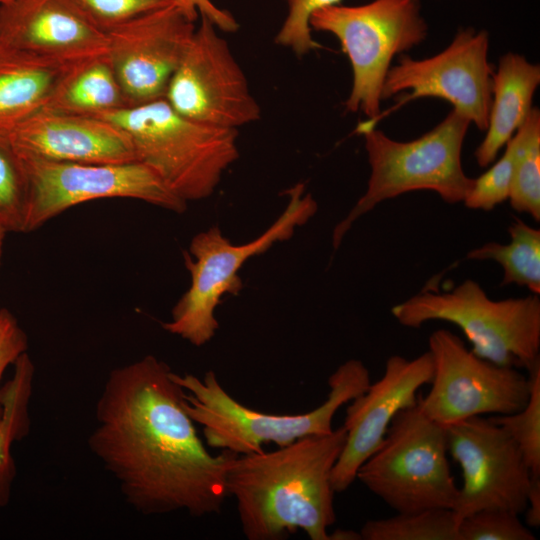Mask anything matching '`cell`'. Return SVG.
I'll return each mask as SVG.
<instances>
[{"label":"cell","mask_w":540,"mask_h":540,"mask_svg":"<svg viewBox=\"0 0 540 540\" xmlns=\"http://www.w3.org/2000/svg\"><path fill=\"white\" fill-rule=\"evenodd\" d=\"M434 371L431 388L418 405L434 422L446 427L485 414L507 415L523 409L530 397L529 376L519 369L483 359L447 329L428 340Z\"/></svg>","instance_id":"cell-10"},{"label":"cell","mask_w":540,"mask_h":540,"mask_svg":"<svg viewBox=\"0 0 540 540\" xmlns=\"http://www.w3.org/2000/svg\"><path fill=\"white\" fill-rule=\"evenodd\" d=\"M404 327L429 321L456 325L472 352L501 366L530 370L540 362V297L491 299L479 283L466 279L450 291H422L393 306Z\"/></svg>","instance_id":"cell-6"},{"label":"cell","mask_w":540,"mask_h":540,"mask_svg":"<svg viewBox=\"0 0 540 540\" xmlns=\"http://www.w3.org/2000/svg\"><path fill=\"white\" fill-rule=\"evenodd\" d=\"M362 540H459L458 522L452 509L431 508L367 520Z\"/></svg>","instance_id":"cell-25"},{"label":"cell","mask_w":540,"mask_h":540,"mask_svg":"<svg viewBox=\"0 0 540 540\" xmlns=\"http://www.w3.org/2000/svg\"><path fill=\"white\" fill-rule=\"evenodd\" d=\"M525 513V522L529 528L540 526V476L531 477Z\"/></svg>","instance_id":"cell-34"},{"label":"cell","mask_w":540,"mask_h":540,"mask_svg":"<svg viewBox=\"0 0 540 540\" xmlns=\"http://www.w3.org/2000/svg\"><path fill=\"white\" fill-rule=\"evenodd\" d=\"M14 372L2 386L3 412L0 419V511L11 498L16 477V463L12 454L14 443L30 432V403L33 393L35 366L28 354L14 363Z\"/></svg>","instance_id":"cell-22"},{"label":"cell","mask_w":540,"mask_h":540,"mask_svg":"<svg viewBox=\"0 0 540 540\" xmlns=\"http://www.w3.org/2000/svg\"><path fill=\"white\" fill-rule=\"evenodd\" d=\"M172 372L153 355L112 369L96 402L88 446L137 512L216 514L228 497L234 453L208 451Z\"/></svg>","instance_id":"cell-1"},{"label":"cell","mask_w":540,"mask_h":540,"mask_svg":"<svg viewBox=\"0 0 540 540\" xmlns=\"http://www.w3.org/2000/svg\"><path fill=\"white\" fill-rule=\"evenodd\" d=\"M470 123L453 109L432 130L408 142L393 140L366 122L359 125L371 174L365 193L333 230L334 249L358 218L404 193L429 190L446 203L463 202L474 179L465 174L461 161Z\"/></svg>","instance_id":"cell-5"},{"label":"cell","mask_w":540,"mask_h":540,"mask_svg":"<svg viewBox=\"0 0 540 540\" xmlns=\"http://www.w3.org/2000/svg\"><path fill=\"white\" fill-rule=\"evenodd\" d=\"M0 46L66 65L107 54V34L77 0L0 4Z\"/></svg>","instance_id":"cell-17"},{"label":"cell","mask_w":540,"mask_h":540,"mask_svg":"<svg viewBox=\"0 0 540 540\" xmlns=\"http://www.w3.org/2000/svg\"><path fill=\"white\" fill-rule=\"evenodd\" d=\"M28 336L18 320L6 308L0 309V419L2 417V386L4 372L28 350Z\"/></svg>","instance_id":"cell-32"},{"label":"cell","mask_w":540,"mask_h":540,"mask_svg":"<svg viewBox=\"0 0 540 540\" xmlns=\"http://www.w3.org/2000/svg\"><path fill=\"white\" fill-rule=\"evenodd\" d=\"M343 426L308 436L271 452L233 454L226 472L248 540H280L302 530L311 540H328L336 521L331 482L344 447Z\"/></svg>","instance_id":"cell-2"},{"label":"cell","mask_w":540,"mask_h":540,"mask_svg":"<svg viewBox=\"0 0 540 540\" xmlns=\"http://www.w3.org/2000/svg\"><path fill=\"white\" fill-rule=\"evenodd\" d=\"M105 32L142 14L166 7L175 0H77Z\"/></svg>","instance_id":"cell-31"},{"label":"cell","mask_w":540,"mask_h":540,"mask_svg":"<svg viewBox=\"0 0 540 540\" xmlns=\"http://www.w3.org/2000/svg\"><path fill=\"white\" fill-rule=\"evenodd\" d=\"M28 182L21 157L0 135V226L26 233Z\"/></svg>","instance_id":"cell-26"},{"label":"cell","mask_w":540,"mask_h":540,"mask_svg":"<svg viewBox=\"0 0 540 540\" xmlns=\"http://www.w3.org/2000/svg\"><path fill=\"white\" fill-rule=\"evenodd\" d=\"M445 429L448 454L462 472L452 508L457 522L481 509L524 513L532 474L509 433L483 416Z\"/></svg>","instance_id":"cell-13"},{"label":"cell","mask_w":540,"mask_h":540,"mask_svg":"<svg viewBox=\"0 0 540 540\" xmlns=\"http://www.w3.org/2000/svg\"><path fill=\"white\" fill-rule=\"evenodd\" d=\"M125 107L127 102L123 90L105 54L70 68L45 108L102 116Z\"/></svg>","instance_id":"cell-21"},{"label":"cell","mask_w":540,"mask_h":540,"mask_svg":"<svg viewBox=\"0 0 540 540\" xmlns=\"http://www.w3.org/2000/svg\"><path fill=\"white\" fill-rule=\"evenodd\" d=\"M507 244L488 242L469 251L466 259L493 260L503 270L501 286L516 284L540 294V230L520 219L508 227Z\"/></svg>","instance_id":"cell-23"},{"label":"cell","mask_w":540,"mask_h":540,"mask_svg":"<svg viewBox=\"0 0 540 540\" xmlns=\"http://www.w3.org/2000/svg\"><path fill=\"white\" fill-rule=\"evenodd\" d=\"M3 135L24 155L62 162L136 161L127 133L113 122L43 108Z\"/></svg>","instance_id":"cell-18"},{"label":"cell","mask_w":540,"mask_h":540,"mask_svg":"<svg viewBox=\"0 0 540 540\" xmlns=\"http://www.w3.org/2000/svg\"><path fill=\"white\" fill-rule=\"evenodd\" d=\"M459 540H535L519 515L503 509H481L458 523Z\"/></svg>","instance_id":"cell-28"},{"label":"cell","mask_w":540,"mask_h":540,"mask_svg":"<svg viewBox=\"0 0 540 540\" xmlns=\"http://www.w3.org/2000/svg\"><path fill=\"white\" fill-rule=\"evenodd\" d=\"M288 203L276 221L256 239L233 244L217 226L196 234L184 251V264L191 276L188 290L171 311V319L162 324L167 332L200 347L216 334L219 323L215 310L225 294L238 295L243 288L239 271L253 256L273 244L288 240L297 227L317 212L318 205L305 184L297 183L287 191Z\"/></svg>","instance_id":"cell-7"},{"label":"cell","mask_w":540,"mask_h":540,"mask_svg":"<svg viewBox=\"0 0 540 540\" xmlns=\"http://www.w3.org/2000/svg\"><path fill=\"white\" fill-rule=\"evenodd\" d=\"M342 0H285L288 13L275 36L277 45L289 48L301 57L321 45L312 37L311 16L324 8L338 5Z\"/></svg>","instance_id":"cell-29"},{"label":"cell","mask_w":540,"mask_h":540,"mask_svg":"<svg viewBox=\"0 0 540 540\" xmlns=\"http://www.w3.org/2000/svg\"><path fill=\"white\" fill-rule=\"evenodd\" d=\"M530 397L518 412L488 417L503 427L519 446L533 476H540V362L528 370Z\"/></svg>","instance_id":"cell-27"},{"label":"cell","mask_w":540,"mask_h":540,"mask_svg":"<svg viewBox=\"0 0 540 540\" xmlns=\"http://www.w3.org/2000/svg\"><path fill=\"white\" fill-rule=\"evenodd\" d=\"M18 154L28 182L26 233L37 230L67 209L97 199H137L176 213L187 208V202L173 194L151 168L138 161L78 163Z\"/></svg>","instance_id":"cell-11"},{"label":"cell","mask_w":540,"mask_h":540,"mask_svg":"<svg viewBox=\"0 0 540 540\" xmlns=\"http://www.w3.org/2000/svg\"><path fill=\"white\" fill-rule=\"evenodd\" d=\"M434 365L429 351L408 359L390 356L382 377L354 398L346 409L344 447L333 467L335 492L347 490L360 466L378 449L398 412L418 402L419 389L430 384Z\"/></svg>","instance_id":"cell-16"},{"label":"cell","mask_w":540,"mask_h":540,"mask_svg":"<svg viewBox=\"0 0 540 540\" xmlns=\"http://www.w3.org/2000/svg\"><path fill=\"white\" fill-rule=\"evenodd\" d=\"M7 232L5 231V229L0 226V264H1V258H2V253H3V245H4V240H5V236H6Z\"/></svg>","instance_id":"cell-36"},{"label":"cell","mask_w":540,"mask_h":540,"mask_svg":"<svg viewBox=\"0 0 540 540\" xmlns=\"http://www.w3.org/2000/svg\"><path fill=\"white\" fill-rule=\"evenodd\" d=\"M175 3L193 21L200 16L209 19L223 32H235L239 24L235 17L226 9L220 8L212 0H175Z\"/></svg>","instance_id":"cell-33"},{"label":"cell","mask_w":540,"mask_h":540,"mask_svg":"<svg viewBox=\"0 0 540 540\" xmlns=\"http://www.w3.org/2000/svg\"><path fill=\"white\" fill-rule=\"evenodd\" d=\"M356 479L397 513L452 509L458 494L446 429L428 418L418 402L396 414Z\"/></svg>","instance_id":"cell-8"},{"label":"cell","mask_w":540,"mask_h":540,"mask_svg":"<svg viewBox=\"0 0 540 540\" xmlns=\"http://www.w3.org/2000/svg\"><path fill=\"white\" fill-rule=\"evenodd\" d=\"M489 36L485 30L458 31L440 53L415 60L402 55L391 66L381 97L408 91L403 102L422 97L449 101L453 109L480 130H486L492 102L493 69L488 61Z\"/></svg>","instance_id":"cell-14"},{"label":"cell","mask_w":540,"mask_h":540,"mask_svg":"<svg viewBox=\"0 0 540 540\" xmlns=\"http://www.w3.org/2000/svg\"><path fill=\"white\" fill-rule=\"evenodd\" d=\"M311 29L334 35L353 74L345 102L349 112H362L372 125L380 114L381 93L395 55L420 44L427 24L419 0H373L357 6L334 5L315 12Z\"/></svg>","instance_id":"cell-9"},{"label":"cell","mask_w":540,"mask_h":540,"mask_svg":"<svg viewBox=\"0 0 540 540\" xmlns=\"http://www.w3.org/2000/svg\"><path fill=\"white\" fill-rule=\"evenodd\" d=\"M73 66L0 46V134L45 108Z\"/></svg>","instance_id":"cell-20"},{"label":"cell","mask_w":540,"mask_h":540,"mask_svg":"<svg viewBox=\"0 0 540 540\" xmlns=\"http://www.w3.org/2000/svg\"><path fill=\"white\" fill-rule=\"evenodd\" d=\"M9 0H0V4L6 3Z\"/></svg>","instance_id":"cell-37"},{"label":"cell","mask_w":540,"mask_h":540,"mask_svg":"<svg viewBox=\"0 0 540 540\" xmlns=\"http://www.w3.org/2000/svg\"><path fill=\"white\" fill-rule=\"evenodd\" d=\"M514 160L511 140L505 151L485 173L473 179V184L463 203L469 209L490 211L498 204L508 200Z\"/></svg>","instance_id":"cell-30"},{"label":"cell","mask_w":540,"mask_h":540,"mask_svg":"<svg viewBox=\"0 0 540 540\" xmlns=\"http://www.w3.org/2000/svg\"><path fill=\"white\" fill-rule=\"evenodd\" d=\"M328 540H362L360 531L336 529L329 533Z\"/></svg>","instance_id":"cell-35"},{"label":"cell","mask_w":540,"mask_h":540,"mask_svg":"<svg viewBox=\"0 0 540 540\" xmlns=\"http://www.w3.org/2000/svg\"><path fill=\"white\" fill-rule=\"evenodd\" d=\"M97 117L124 130L136 161L187 203L211 196L224 171L239 158L237 129L186 118L164 98Z\"/></svg>","instance_id":"cell-4"},{"label":"cell","mask_w":540,"mask_h":540,"mask_svg":"<svg viewBox=\"0 0 540 540\" xmlns=\"http://www.w3.org/2000/svg\"><path fill=\"white\" fill-rule=\"evenodd\" d=\"M514 148L508 200L517 212L540 221V111L532 108L525 122L510 138Z\"/></svg>","instance_id":"cell-24"},{"label":"cell","mask_w":540,"mask_h":540,"mask_svg":"<svg viewBox=\"0 0 540 540\" xmlns=\"http://www.w3.org/2000/svg\"><path fill=\"white\" fill-rule=\"evenodd\" d=\"M194 22L173 3L106 32L107 57L127 107L164 98L195 32Z\"/></svg>","instance_id":"cell-15"},{"label":"cell","mask_w":540,"mask_h":540,"mask_svg":"<svg viewBox=\"0 0 540 540\" xmlns=\"http://www.w3.org/2000/svg\"><path fill=\"white\" fill-rule=\"evenodd\" d=\"M164 99L180 115L237 129L261 118V107L227 40L201 16Z\"/></svg>","instance_id":"cell-12"},{"label":"cell","mask_w":540,"mask_h":540,"mask_svg":"<svg viewBox=\"0 0 540 540\" xmlns=\"http://www.w3.org/2000/svg\"><path fill=\"white\" fill-rule=\"evenodd\" d=\"M172 378L184 390V409L202 427L206 446L238 455L261 452L267 443L283 447L304 437L331 433L336 412L371 383L363 362L349 359L330 375L329 393L321 405L303 414L276 415L241 404L212 370L202 378L174 372Z\"/></svg>","instance_id":"cell-3"},{"label":"cell","mask_w":540,"mask_h":540,"mask_svg":"<svg viewBox=\"0 0 540 540\" xmlns=\"http://www.w3.org/2000/svg\"><path fill=\"white\" fill-rule=\"evenodd\" d=\"M540 83V67L520 54L502 56L492 75V102L486 135L475 151L480 167L491 165L527 119Z\"/></svg>","instance_id":"cell-19"}]
</instances>
